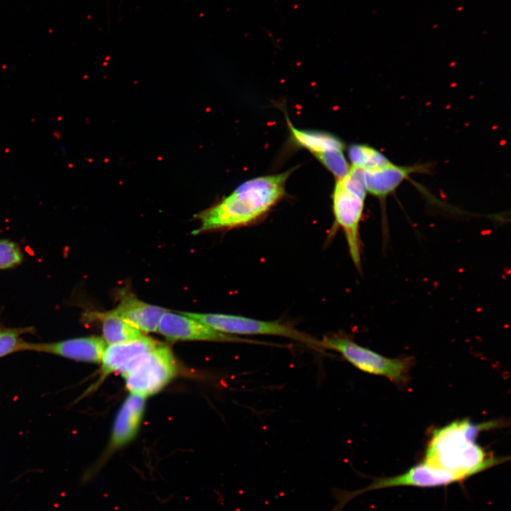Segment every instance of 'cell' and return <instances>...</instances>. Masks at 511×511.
I'll use <instances>...</instances> for the list:
<instances>
[{
	"label": "cell",
	"mask_w": 511,
	"mask_h": 511,
	"mask_svg": "<svg viewBox=\"0 0 511 511\" xmlns=\"http://www.w3.org/2000/svg\"><path fill=\"white\" fill-rule=\"evenodd\" d=\"M84 319L99 320L101 323L103 339L106 345L134 340L144 336L143 333L116 315L112 311L90 312L84 314Z\"/></svg>",
	"instance_id": "cell-14"
},
{
	"label": "cell",
	"mask_w": 511,
	"mask_h": 511,
	"mask_svg": "<svg viewBox=\"0 0 511 511\" xmlns=\"http://www.w3.org/2000/svg\"><path fill=\"white\" fill-rule=\"evenodd\" d=\"M367 189L363 172L351 169L336 180L333 192V211L336 222L343 229L354 264L361 266L359 223Z\"/></svg>",
	"instance_id": "cell-3"
},
{
	"label": "cell",
	"mask_w": 511,
	"mask_h": 511,
	"mask_svg": "<svg viewBox=\"0 0 511 511\" xmlns=\"http://www.w3.org/2000/svg\"><path fill=\"white\" fill-rule=\"evenodd\" d=\"M348 156L353 166L365 170L378 168L391 162L380 151L365 145H353L348 149Z\"/></svg>",
	"instance_id": "cell-16"
},
{
	"label": "cell",
	"mask_w": 511,
	"mask_h": 511,
	"mask_svg": "<svg viewBox=\"0 0 511 511\" xmlns=\"http://www.w3.org/2000/svg\"><path fill=\"white\" fill-rule=\"evenodd\" d=\"M493 424L458 420L433 431L424 461L458 476L461 481L505 461L488 454L476 442L478 433Z\"/></svg>",
	"instance_id": "cell-2"
},
{
	"label": "cell",
	"mask_w": 511,
	"mask_h": 511,
	"mask_svg": "<svg viewBox=\"0 0 511 511\" xmlns=\"http://www.w3.org/2000/svg\"><path fill=\"white\" fill-rule=\"evenodd\" d=\"M157 331L170 341H207L266 344L231 336L219 331L182 313L176 314L167 311L160 317Z\"/></svg>",
	"instance_id": "cell-9"
},
{
	"label": "cell",
	"mask_w": 511,
	"mask_h": 511,
	"mask_svg": "<svg viewBox=\"0 0 511 511\" xmlns=\"http://www.w3.org/2000/svg\"><path fill=\"white\" fill-rule=\"evenodd\" d=\"M181 313L225 334L275 335L322 347L320 341L279 322L262 321L217 313Z\"/></svg>",
	"instance_id": "cell-7"
},
{
	"label": "cell",
	"mask_w": 511,
	"mask_h": 511,
	"mask_svg": "<svg viewBox=\"0 0 511 511\" xmlns=\"http://www.w3.org/2000/svg\"><path fill=\"white\" fill-rule=\"evenodd\" d=\"M23 255L18 243L9 239L0 240V269H9L20 265Z\"/></svg>",
	"instance_id": "cell-19"
},
{
	"label": "cell",
	"mask_w": 511,
	"mask_h": 511,
	"mask_svg": "<svg viewBox=\"0 0 511 511\" xmlns=\"http://www.w3.org/2000/svg\"><path fill=\"white\" fill-rule=\"evenodd\" d=\"M459 482L462 481L456 475L436 468L423 461L401 474L375 478L368 486L358 490L349 491L334 488L332 495L336 504L330 511H342L349 501L368 491L400 486L433 488Z\"/></svg>",
	"instance_id": "cell-6"
},
{
	"label": "cell",
	"mask_w": 511,
	"mask_h": 511,
	"mask_svg": "<svg viewBox=\"0 0 511 511\" xmlns=\"http://www.w3.org/2000/svg\"><path fill=\"white\" fill-rule=\"evenodd\" d=\"M32 326L19 328L0 327V358L13 353L25 351L26 341L21 338L24 334H33Z\"/></svg>",
	"instance_id": "cell-17"
},
{
	"label": "cell",
	"mask_w": 511,
	"mask_h": 511,
	"mask_svg": "<svg viewBox=\"0 0 511 511\" xmlns=\"http://www.w3.org/2000/svg\"><path fill=\"white\" fill-rule=\"evenodd\" d=\"M292 171L242 183L219 203L197 215L201 224L194 233L243 226L258 220L282 197Z\"/></svg>",
	"instance_id": "cell-1"
},
{
	"label": "cell",
	"mask_w": 511,
	"mask_h": 511,
	"mask_svg": "<svg viewBox=\"0 0 511 511\" xmlns=\"http://www.w3.org/2000/svg\"><path fill=\"white\" fill-rule=\"evenodd\" d=\"M143 333L157 331L158 322L166 309L145 302L131 292H123L116 308L111 310Z\"/></svg>",
	"instance_id": "cell-12"
},
{
	"label": "cell",
	"mask_w": 511,
	"mask_h": 511,
	"mask_svg": "<svg viewBox=\"0 0 511 511\" xmlns=\"http://www.w3.org/2000/svg\"><path fill=\"white\" fill-rule=\"evenodd\" d=\"M427 167V165L399 166L390 163L375 169H364L367 192L384 199L393 192L410 175L425 172L428 170Z\"/></svg>",
	"instance_id": "cell-13"
},
{
	"label": "cell",
	"mask_w": 511,
	"mask_h": 511,
	"mask_svg": "<svg viewBox=\"0 0 511 511\" xmlns=\"http://www.w3.org/2000/svg\"><path fill=\"white\" fill-rule=\"evenodd\" d=\"M145 397L131 394L123 402L116 417L109 446L99 459L82 476V481L92 480L109 456L131 441L140 427L145 410Z\"/></svg>",
	"instance_id": "cell-8"
},
{
	"label": "cell",
	"mask_w": 511,
	"mask_h": 511,
	"mask_svg": "<svg viewBox=\"0 0 511 511\" xmlns=\"http://www.w3.org/2000/svg\"><path fill=\"white\" fill-rule=\"evenodd\" d=\"M106 346L102 337L87 336L47 343L26 341L24 351L45 353L75 361L100 363Z\"/></svg>",
	"instance_id": "cell-10"
},
{
	"label": "cell",
	"mask_w": 511,
	"mask_h": 511,
	"mask_svg": "<svg viewBox=\"0 0 511 511\" xmlns=\"http://www.w3.org/2000/svg\"><path fill=\"white\" fill-rule=\"evenodd\" d=\"M320 341L322 347L339 352L362 371L384 376L396 383H403L407 380L411 364L409 358L385 357L341 335L326 336Z\"/></svg>",
	"instance_id": "cell-5"
},
{
	"label": "cell",
	"mask_w": 511,
	"mask_h": 511,
	"mask_svg": "<svg viewBox=\"0 0 511 511\" xmlns=\"http://www.w3.org/2000/svg\"><path fill=\"white\" fill-rule=\"evenodd\" d=\"M287 122L295 141L315 156L329 150L344 149L341 140L329 133L297 129L288 120Z\"/></svg>",
	"instance_id": "cell-15"
},
{
	"label": "cell",
	"mask_w": 511,
	"mask_h": 511,
	"mask_svg": "<svg viewBox=\"0 0 511 511\" xmlns=\"http://www.w3.org/2000/svg\"><path fill=\"white\" fill-rule=\"evenodd\" d=\"M316 157L336 176V180L342 179L349 171L350 167L344 155L343 150H329Z\"/></svg>",
	"instance_id": "cell-18"
},
{
	"label": "cell",
	"mask_w": 511,
	"mask_h": 511,
	"mask_svg": "<svg viewBox=\"0 0 511 511\" xmlns=\"http://www.w3.org/2000/svg\"><path fill=\"white\" fill-rule=\"evenodd\" d=\"M176 373L177 364L172 351L160 343L133 361L121 375L131 394L146 398L161 390Z\"/></svg>",
	"instance_id": "cell-4"
},
{
	"label": "cell",
	"mask_w": 511,
	"mask_h": 511,
	"mask_svg": "<svg viewBox=\"0 0 511 511\" xmlns=\"http://www.w3.org/2000/svg\"><path fill=\"white\" fill-rule=\"evenodd\" d=\"M159 344L153 338L143 336L129 341L106 346L101 360L99 378L86 392L90 393L97 389L110 374L121 373L136 358Z\"/></svg>",
	"instance_id": "cell-11"
}]
</instances>
